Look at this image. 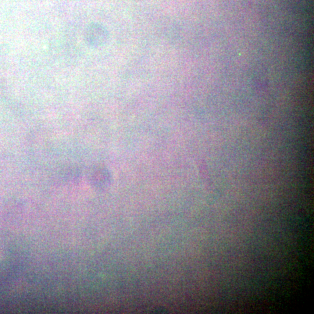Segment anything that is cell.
Wrapping results in <instances>:
<instances>
[{"label":"cell","mask_w":314,"mask_h":314,"mask_svg":"<svg viewBox=\"0 0 314 314\" xmlns=\"http://www.w3.org/2000/svg\"><path fill=\"white\" fill-rule=\"evenodd\" d=\"M109 38L108 30L105 26L99 24H92L85 30V40L92 48L102 47L106 44Z\"/></svg>","instance_id":"obj_1"}]
</instances>
